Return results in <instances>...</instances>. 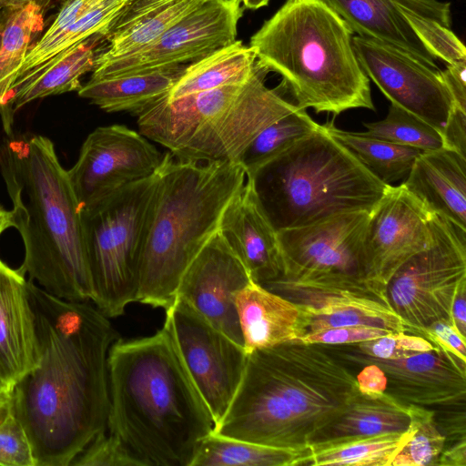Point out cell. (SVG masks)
Instances as JSON below:
<instances>
[{"label":"cell","mask_w":466,"mask_h":466,"mask_svg":"<svg viewBox=\"0 0 466 466\" xmlns=\"http://www.w3.org/2000/svg\"><path fill=\"white\" fill-rule=\"evenodd\" d=\"M392 331L371 326H347L324 329L305 334L299 342L329 346L358 344Z\"/></svg>","instance_id":"b9f144b4"},{"label":"cell","mask_w":466,"mask_h":466,"mask_svg":"<svg viewBox=\"0 0 466 466\" xmlns=\"http://www.w3.org/2000/svg\"><path fill=\"white\" fill-rule=\"evenodd\" d=\"M256 60L254 50L236 40L187 65L165 97L175 100L225 86L242 85L250 76Z\"/></svg>","instance_id":"83f0119b"},{"label":"cell","mask_w":466,"mask_h":466,"mask_svg":"<svg viewBox=\"0 0 466 466\" xmlns=\"http://www.w3.org/2000/svg\"><path fill=\"white\" fill-rule=\"evenodd\" d=\"M12 388L0 390V423L11 412Z\"/></svg>","instance_id":"f907efd6"},{"label":"cell","mask_w":466,"mask_h":466,"mask_svg":"<svg viewBox=\"0 0 466 466\" xmlns=\"http://www.w3.org/2000/svg\"><path fill=\"white\" fill-rule=\"evenodd\" d=\"M71 466H139L125 446L107 431L96 437Z\"/></svg>","instance_id":"60d3db41"},{"label":"cell","mask_w":466,"mask_h":466,"mask_svg":"<svg viewBox=\"0 0 466 466\" xmlns=\"http://www.w3.org/2000/svg\"><path fill=\"white\" fill-rule=\"evenodd\" d=\"M307 448L270 446L211 431L199 443L190 466H301Z\"/></svg>","instance_id":"f546056e"},{"label":"cell","mask_w":466,"mask_h":466,"mask_svg":"<svg viewBox=\"0 0 466 466\" xmlns=\"http://www.w3.org/2000/svg\"><path fill=\"white\" fill-rule=\"evenodd\" d=\"M164 155L148 138L124 125L96 127L67 170L80 210L116 189L151 177Z\"/></svg>","instance_id":"5bb4252c"},{"label":"cell","mask_w":466,"mask_h":466,"mask_svg":"<svg viewBox=\"0 0 466 466\" xmlns=\"http://www.w3.org/2000/svg\"><path fill=\"white\" fill-rule=\"evenodd\" d=\"M246 354L288 342L307 333L308 313L297 304L250 281L235 296Z\"/></svg>","instance_id":"44dd1931"},{"label":"cell","mask_w":466,"mask_h":466,"mask_svg":"<svg viewBox=\"0 0 466 466\" xmlns=\"http://www.w3.org/2000/svg\"><path fill=\"white\" fill-rule=\"evenodd\" d=\"M26 274L0 258V382L12 388L39 361Z\"/></svg>","instance_id":"ffe728a7"},{"label":"cell","mask_w":466,"mask_h":466,"mask_svg":"<svg viewBox=\"0 0 466 466\" xmlns=\"http://www.w3.org/2000/svg\"><path fill=\"white\" fill-rule=\"evenodd\" d=\"M305 309L308 313L307 333L347 326H371L392 332H410L408 325L391 306L382 302L341 304L320 309L305 307Z\"/></svg>","instance_id":"e575fe53"},{"label":"cell","mask_w":466,"mask_h":466,"mask_svg":"<svg viewBox=\"0 0 466 466\" xmlns=\"http://www.w3.org/2000/svg\"><path fill=\"white\" fill-rule=\"evenodd\" d=\"M102 0H66L52 25L35 42L46 43L74 24Z\"/></svg>","instance_id":"ee69618b"},{"label":"cell","mask_w":466,"mask_h":466,"mask_svg":"<svg viewBox=\"0 0 466 466\" xmlns=\"http://www.w3.org/2000/svg\"><path fill=\"white\" fill-rule=\"evenodd\" d=\"M127 0H102L88 13L46 43L34 42L27 51L9 91L89 37L106 31ZM8 91V92H9Z\"/></svg>","instance_id":"f1b7e54d"},{"label":"cell","mask_w":466,"mask_h":466,"mask_svg":"<svg viewBox=\"0 0 466 466\" xmlns=\"http://www.w3.org/2000/svg\"><path fill=\"white\" fill-rule=\"evenodd\" d=\"M218 232L241 260L252 281L264 287L281 276L278 233L261 210L247 178L224 210Z\"/></svg>","instance_id":"d6986e66"},{"label":"cell","mask_w":466,"mask_h":466,"mask_svg":"<svg viewBox=\"0 0 466 466\" xmlns=\"http://www.w3.org/2000/svg\"><path fill=\"white\" fill-rule=\"evenodd\" d=\"M243 7L250 10H257L268 5L270 0H240Z\"/></svg>","instance_id":"f5cc1de1"},{"label":"cell","mask_w":466,"mask_h":466,"mask_svg":"<svg viewBox=\"0 0 466 466\" xmlns=\"http://www.w3.org/2000/svg\"><path fill=\"white\" fill-rule=\"evenodd\" d=\"M269 70L256 60L248 79L188 95L165 96L137 116L139 133L177 159L198 163L238 162L267 126L299 106L284 96L282 85H266Z\"/></svg>","instance_id":"ba28073f"},{"label":"cell","mask_w":466,"mask_h":466,"mask_svg":"<svg viewBox=\"0 0 466 466\" xmlns=\"http://www.w3.org/2000/svg\"><path fill=\"white\" fill-rule=\"evenodd\" d=\"M442 137L446 148L466 157V111L453 107Z\"/></svg>","instance_id":"f6af8a7d"},{"label":"cell","mask_w":466,"mask_h":466,"mask_svg":"<svg viewBox=\"0 0 466 466\" xmlns=\"http://www.w3.org/2000/svg\"><path fill=\"white\" fill-rule=\"evenodd\" d=\"M348 363H373L387 378L385 392L404 404L463 408L466 400V365L434 349L400 360L363 355L349 345L332 346Z\"/></svg>","instance_id":"e0dca14e"},{"label":"cell","mask_w":466,"mask_h":466,"mask_svg":"<svg viewBox=\"0 0 466 466\" xmlns=\"http://www.w3.org/2000/svg\"><path fill=\"white\" fill-rule=\"evenodd\" d=\"M164 326L170 332L216 426L240 382L247 358L243 347L179 297L166 309Z\"/></svg>","instance_id":"4fadbf2b"},{"label":"cell","mask_w":466,"mask_h":466,"mask_svg":"<svg viewBox=\"0 0 466 466\" xmlns=\"http://www.w3.org/2000/svg\"><path fill=\"white\" fill-rule=\"evenodd\" d=\"M441 74L454 106L466 111V65L447 66Z\"/></svg>","instance_id":"bcb514c9"},{"label":"cell","mask_w":466,"mask_h":466,"mask_svg":"<svg viewBox=\"0 0 466 466\" xmlns=\"http://www.w3.org/2000/svg\"><path fill=\"white\" fill-rule=\"evenodd\" d=\"M4 388H8V387H5L1 382H0V390L4 389Z\"/></svg>","instance_id":"9f6ffc18"},{"label":"cell","mask_w":466,"mask_h":466,"mask_svg":"<svg viewBox=\"0 0 466 466\" xmlns=\"http://www.w3.org/2000/svg\"><path fill=\"white\" fill-rule=\"evenodd\" d=\"M412 433V427L401 432H385L353 437L309 446L306 466H390Z\"/></svg>","instance_id":"1f68e13d"},{"label":"cell","mask_w":466,"mask_h":466,"mask_svg":"<svg viewBox=\"0 0 466 466\" xmlns=\"http://www.w3.org/2000/svg\"><path fill=\"white\" fill-rule=\"evenodd\" d=\"M246 178L277 232L370 212L391 187L372 175L325 124Z\"/></svg>","instance_id":"52a82bcc"},{"label":"cell","mask_w":466,"mask_h":466,"mask_svg":"<svg viewBox=\"0 0 466 466\" xmlns=\"http://www.w3.org/2000/svg\"><path fill=\"white\" fill-rule=\"evenodd\" d=\"M466 281V233L433 214L431 240L392 275L386 287L393 310L420 333L431 323L451 319L458 288Z\"/></svg>","instance_id":"30bf717a"},{"label":"cell","mask_w":466,"mask_h":466,"mask_svg":"<svg viewBox=\"0 0 466 466\" xmlns=\"http://www.w3.org/2000/svg\"><path fill=\"white\" fill-rule=\"evenodd\" d=\"M0 172L29 279L57 298L91 300L80 206L53 142L41 135L7 137L0 146Z\"/></svg>","instance_id":"277c9868"},{"label":"cell","mask_w":466,"mask_h":466,"mask_svg":"<svg viewBox=\"0 0 466 466\" xmlns=\"http://www.w3.org/2000/svg\"><path fill=\"white\" fill-rule=\"evenodd\" d=\"M9 5V4H8ZM6 5V6H7ZM5 6V7H6ZM5 7L4 8V10L2 11V13L0 14V45H1V40H2V32H3V26H4V21H5Z\"/></svg>","instance_id":"db71d44e"},{"label":"cell","mask_w":466,"mask_h":466,"mask_svg":"<svg viewBox=\"0 0 466 466\" xmlns=\"http://www.w3.org/2000/svg\"><path fill=\"white\" fill-rule=\"evenodd\" d=\"M353 46L363 71L391 105L443 135L454 103L439 67L390 45L359 35L353 36Z\"/></svg>","instance_id":"9a60e30c"},{"label":"cell","mask_w":466,"mask_h":466,"mask_svg":"<svg viewBox=\"0 0 466 466\" xmlns=\"http://www.w3.org/2000/svg\"><path fill=\"white\" fill-rule=\"evenodd\" d=\"M360 393L332 346L288 342L247 354L234 397L213 432L252 442L307 448Z\"/></svg>","instance_id":"3957f363"},{"label":"cell","mask_w":466,"mask_h":466,"mask_svg":"<svg viewBox=\"0 0 466 466\" xmlns=\"http://www.w3.org/2000/svg\"><path fill=\"white\" fill-rule=\"evenodd\" d=\"M107 371L106 431L139 466H190L215 422L168 329L117 339Z\"/></svg>","instance_id":"7a4b0ae2"},{"label":"cell","mask_w":466,"mask_h":466,"mask_svg":"<svg viewBox=\"0 0 466 466\" xmlns=\"http://www.w3.org/2000/svg\"><path fill=\"white\" fill-rule=\"evenodd\" d=\"M412 433L393 457L390 466L435 465L443 451L446 437L437 422L436 412L426 407L408 404Z\"/></svg>","instance_id":"8d00e7d4"},{"label":"cell","mask_w":466,"mask_h":466,"mask_svg":"<svg viewBox=\"0 0 466 466\" xmlns=\"http://www.w3.org/2000/svg\"><path fill=\"white\" fill-rule=\"evenodd\" d=\"M319 124L299 107L262 129L246 147L238 158L246 177L297 141L312 133Z\"/></svg>","instance_id":"836d02e7"},{"label":"cell","mask_w":466,"mask_h":466,"mask_svg":"<svg viewBox=\"0 0 466 466\" xmlns=\"http://www.w3.org/2000/svg\"><path fill=\"white\" fill-rule=\"evenodd\" d=\"M431 213L466 233V157L446 147L423 151L401 183Z\"/></svg>","instance_id":"7402d4cb"},{"label":"cell","mask_w":466,"mask_h":466,"mask_svg":"<svg viewBox=\"0 0 466 466\" xmlns=\"http://www.w3.org/2000/svg\"><path fill=\"white\" fill-rule=\"evenodd\" d=\"M424 46L447 66L466 65V49L458 36L442 24L397 5Z\"/></svg>","instance_id":"74e56055"},{"label":"cell","mask_w":466,"mask_h":466,"mask_svg":"<svg viewBox=\"0 0 466 466\" xmlns=\"http://www.w3.org/2000/svg\"><path fill=\"white\" fill-rule=\"evenodd\" d=\"M240 0H208L147 46L128 55L96 56L90 78L101 79L188 65L237 40Z\"/></svg>","instance_id":"8fae6325"},{"label":"cell","mask_w":466,"mask_h":466,"mask_svg":"<svg viewBox=\"0 0 466 466\" xmlns=\"http://www.w3.org/2000/svg\"><path fill=\"white\" fill-rule=\"evenodd\" d=\"M432 215L402 184L390 187L370 212L364 234L365 278L371 286L386 293L396 270L428 246Z\"/></svg>","instance_id":"2e32d148"},{"label":"cell","mask_w":466,"mask_h":466,"mask_svg":"<svg viewBox=\"0 0 466 466\" xmlns=\"http://www.w3.org/2000/svg\"><path fill=\"white\" fill-rule=\"evenodd\" d=\"M408 404L384 392H360L330 424L317 432L309 446L353 437L405 431L410 425Z\"/></svg>","instance_id":"4316f807"},{"label":"cell","mask_w":466,"mask_h":466,"mask_svg":"<svg viewBox=\"0 0 466 466\" xmlns=\"http://www.w3.org/2000/svg\"><path fill=\"white\" fill-rule=\"evenodd\" d=\"M187 65L111 78H90L78 95L106 112H127L138 116L165 96Z\"/></svg>","instance_id":"484cf974"},{"label":"cell","mask_w":466,"mask_h":466,"mask_svg":"<svg viewBox=\"0 0 466 466\" xmlns=\"http://www.w3.org/2000/svg\"><path fill=\"white\" fill-rule=\"evenodd\" d=\"M354 33L323 0H286L251 36L249 46L300 108L339 115L375 110Z\"/></svg>","instance_id":"5b68a950"},{"label":"cell","mask_w":466,"mask_h":466,"mask_svg":"<svg viewBox=\"0 0 466 466\" xmlns=\"http://www.w3.org/2000/svg\"><path fill=\"white\" fill-rule=\"evenodd\" d=\"M361 367V371L356 377L360 392L372 396L384 393L387 378L381 369L373 363H367Z\"/></svg>","instance_id":"7dc6e473"},{"label":"cell","mask_w":466,"mask_h":466,"mask_svg":"<svg viewBox=\"0 0 466 466\" xmlns=\"http://www.w3.org/2000/svg\"><path fill=\"white\" fill-rule=\"evenodd\" d=\"M103 43L105 35L102 34L89 37L32 78L11 89L0 108L7 137L14 136L15 113L26 104L49 96L78 91L82 86L81 77L94 70Z\"/></svg>","instance_id":"cb8c5ba5"},{"label":"cell","mask_w":466,"mask_h":466,"mask_svg":"<svg viewBox=\"0 0 466 466\" xmlns=\"http://www.w3.org/2000/svg\"><path fill=\"white\" fill-rule=\"evenodd\" d=\"M435 465L466 466V440H457L455 443L443 449Z\"/></svg>","instance_id":"c3c4849f"},{"label":"cell","mask_w":466,"mask_h":466,"mask_svg":"<svg viewBox=\"0 0 466 466\" xmlns=\"http://www.w3.org/2000/svg\"><path fill=\"white\" fill-rule=\"evenodd\" d=\"M349 346L363 355L380 360L404 359L434 349V345L427 339L408 332H390Z\"/></svg>","instance_id":"f35d334b"},{"label":"cell","mask_w":466,"mask_h":466,"mask_svg":"<svg viewBox=\"0 0 466 466\" xmlns=\"http://www.w3.org/2000/svg\"><path fill=\"white\" fill-rule=\"evenodd\" d=\"M419 334L431 341L435 347L466 365V337L458 330L452 320L441 319L435 321L423 329Z\"/></svg>","instance_id":"7bdbcfd3"},{"label":"cell","mask_w":466,"mask_h":466,"mask_svg":"<svg viewBox=\"0 0 466 466\" xmlns=\"http://www.w3.org/2000/svg\"><path fill=\"white\" fill-rule=\"evenodd\" d=\"M27 291L39 361L12 387L11 413L27 433L35 466H69L106 431L107 356L118 335L87 301L57 298L31 279Z\"/></svg>","instance_id":"6da1fadb"},{"label":"cell","mask_w":466,"mask_h":466,"mask_svg":"<svg viewBox=\"0 0 466 466\" xmlns=\"http://www.w3.org/2000/svg\"><path fill=\"white\" fill-rule=\"evenodd\" d=\"M208 0H127L97 56L119 57L147 46Z\"/></svg>","instance_id":"603a6c76"},{"label":"cell","mask_w":466,"mask_h":466,"mask_svg":"<svg viewBox=\"0 0 466 466\" xmlns=\"http://www.w3.org/2000/svg\"><path fill=\"white\" fill-rule=\"evenodd\" d=\"M367 135L406 146L431 151L445 147L442 135L432 126L407 112L390 105L385 118L364 123Z\"/></svg>","instance_id":"d590c367"},{"label":"cell","mask_w":466,"mask_h":466,"mask_svg":"<svg viewBox=\"0 0 466 466\" xmlns=\"http://www.w3.org/2000/svg\"><path fill=\"white\" fill-rule=\"evenodd\" d=\"M369 216L366 211L346 213L278 231L282 274L276 280L368 282L363 240Z\"/></svg>","instance_id":"7c38bea8"},{"label":"cell","mask_w":466,"mask_h":466,"mask_svg":"<svg viewBox=\"0 0 466 466\" xmlns=\"http://www.w3.org/2000/svg\"><path fill=\"white\" fill-rule=\"evenodd\" d=\"M146 242L136 301L167 309L187 268L218 231L228 203L246 182L238 162L184 161L166 152Z\"/></svg>","instance_id":"8992f818"},{"label":"cell","mask_w":466,"mask_h":466,"mask_svg":"<svg viewBox=\"0 0 466 466\" xmlns=\"http://www.w3.org/2000/svg\"><path fill=\"white\" fill-rule=\"evenodd\" d=\"M157 184L156 172L81 209L91 300L107 318L122 315L136 301Z\"/></svg>","instance_id":"9c48e42d"},{"label":"cell","mask_w":466,"mask_h":466,"mask_svg":"<svg viewBox=\"0 0 466 466\" xmlns=\"http://www.w3.org/2000/svg\"><path fill=\"white\" fill-rule=\"evenodd\" d=\"M361 37L403 50L426 65L438 67L392 0H323Z\"/></svg>","instance_id":"d4e9b609"},{"label":"cell","mask_w":466,"mask_h":466,"mask_svg":"<svg viewBox=\"0 0 466 466\" xmlns=\"http://www.w3.org/2000/svg\"><path fill=\"white\" fill-rule=\"evenodd\" d=\"M11 227H13L11 212L0 205V237Z\"/></svg>","instance_id":"816d5d0a"},{"label":"cell","mask_w":466,"mask_h":466,"mask_svg":"<svg viewBox=\"0 0 466 466\" xmlns=\"http://www.w3.org/2000/svg\"><path fill=\"white\" fill-rule=\"evenodd\" d=\"M250 281L245 266L218 231L187 268L177 297L243 347L235 296Z\"/></svg>","instance_id":"ac0fdd59"},{"label":"cell","mask_w":466,"mask_h":466,"mask_svg":"<svg viewBox=\"0 0 466 466\" xmlns=\"http://www.w3.org/2000/svg\"><path fill=\"white\" fill-rule=\"evenodd\" d=\"M0 465L35 466L27 433L11 412L0 423Z\"/></svg>","instance_id":"ab89813d"},{"label":"cell","mask_w":466,"mask_h":466,"mask_svg":"<svg viewBox=\"0 0 466 466\" xmlns=\"http://www.w3.org/2000/svg\"><path fill=\"white\" fill-rule=\"evenodd\" d=\"M329 132L344 145L380 181L388 186L404 181L423 151L380 139L365 132L339 129L333 120L325 123Z\"/></svg>","instance_id":"d6a6232c"},{"label":"cell","mask_w":466,"mask_h":466,"mask_svg":"<svg viewBox=\"0 0 466 466\" xmlns=\"http://www.w3.org/2000/svg\"><path fill=\"white\" fill-rule=\"evenodd\" d=\"M451 316L455 327L466 337V281L462 282L456 291Z\"/></svg>","instance_id":"681fc988"},{"label":"cell","mask_w":466,"mask_h":466,"mask_svg":"<svg viewBox=\"0 0 466 466\" xmlns=\"http://www.w3.org/2000/svg\"><path fill=\"white\" fill-rule=\"evenodd\" d=\"M43 27L44 8L36 0H11L5 7L0 45V108Z\"/></svg>","instance_id":"4dcf8cb0"},{"label":"cell","mask_w":466,"mask_h":466,"mask_svg":"<svg viewBox=\"0 0 466 466\" xmlns=\"http://www.w3.org/2000/svg\"><path fill=\"white\" fill-rule=\"evenodd\" d=\"M10 2L11 0H0V14Z\"/></svg>","instance_id":"11a10c76"}]
</instances>
